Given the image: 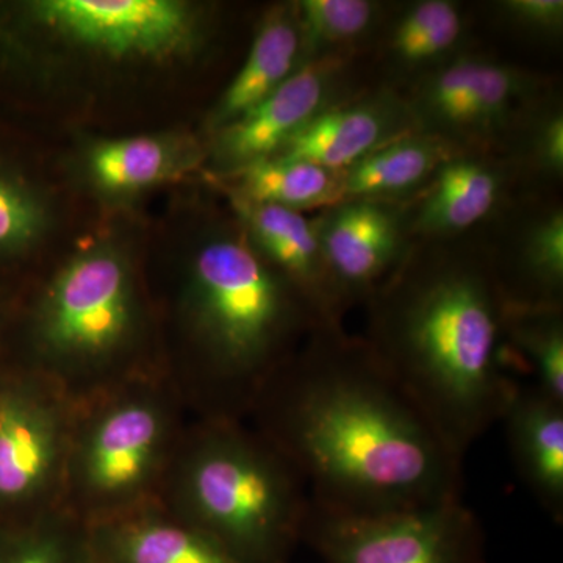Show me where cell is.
Instances as JSON below:
<instances>
[{
  "label": "cell",
  "mask_w": 563,
  "mask_h": 563,
  "mask_svg": "<svg viewBox=\"0 0 563 563\" xmlns=\"http://www.w3.org/2000/svg\"><path fill=\"white\" fill-rule=\"evenodd\" d=\"M247 421L296 466L322 509L380 515L462 498L463 459L365 340L343 328L314 329Z\"/></svg>",
  "instance_id": "cell-1"
},
{
  "label": "cell",
  "mask_w": 563,
  "mask_h": 563,
  "mask_svg": "<svg viewBox=\"0 0 563 563\" xmlns=\"http://www.w3.org/2000/svg\"><path fill=\"white\" fill-rule=\"evenodd\" d=\"M362 336L457 457L499 422L518 383L492 251L421 242L366 299Z\"/></svg>",
  "instance_id": "cell-2"
},
{
  "label": "cell",
  "mask_w": 563,
  "mask_h": 563,
  "mask_svg": "<svg viewBox=\"0 0 563 563\" xmlns=\"http://www.w3.org/2000/svg\"><path fill=\"white\" fill-rule=\"evenodd\" d=\"M181 351L163 374L188 417L247 421L269 380L318 328L312 307L243 236L196 252L177 302Z\"/></svg>",
  "instance_id": "cell-3"
},
{
  "label": "cell",
  "mask_w": 563,
  "mask_h": 563,
  "mask_svg": "<svg viewBox=\"0 0 563 563\" xmlns=\"http://www.w3.org/2000/svg\"><path fill=\"white\" fill-rule=\"evenodd\" d=\"M158 504L240 563H295L310 512L301 474L250 421L188 418Z\"/></svg>",
  "instance_id": "cell-4"
},
{
  "label": "cell",
  "mask_w": 563,
  "mask_h": 563,
  "mask_svg": "<svg viewBox=\"0 0 563 563\" xmlns=\"http://www.w3.org/2000/svg\"><path fill=\"white\" fill-rule=\"evenodd\" d=\"M3 362L43 377L74 406L163 374L135 276L111 250L77 255L47 280L25 318L24 352Z\"/></svg>",
  "instance_id": "cell-5"
},
{
  "label": "cell",
  "mask_w": 563,
  "mask_h": 563,
  "mask_svg": "<svg viewBox=\"0 0 563 563\" xmlns=\"http://www.w3.org/2000/svg\"><path fill=\"white\" fill-rule=\"evenodd\" d=\"M188 418L163 374L76 406L63 509L91 528L158 503Z\"/></svg>",
  "instance_id": "cell-6"
},
{
  "label": "cell",
  "mask_w": 563,
  "mask_h": 563,
  "mask_svg": "<svg viewBox=\"0 0 563 563\" xmlns=\"http://www.w3.org/2000/svg\"><path fill=\"white\" fill-rule=\"evenodd\" d=\"M74 412L54 385L0 361V518L11 528L63 509Z\"/></svg>",
  "instance_id": "cell-7"
},
{
  "label": "cell",
  "mask_w": 563,
  "mask_h": 563,
  "mask_svg": "<svg viewBox=\"0 0 563 563\" xmlns=\"http://www.w3.org/2000/svg\"><path fill=\"white\" fill-rule=\"evenodd\" d=\"M302 547L320 563H488L483 521L461 499L380 515L310 501Z\"/></svg>",
  "instance_id": "cell-8"
},
{
  "label": "cell",
  "mask_w": 563,
  "mask_h": 563,
  "mask_svg": "<svg viewBox=\"0 0 563 563\" xmlns=\"http://www.w3.org/2000/svg\"><path fill=\"white\" fill-rule=\"evenodd\" d=\"M536 91L523 70L465 55L429 73L409 106L421 132L472 151L512 131Z\"/></svg>",
  "instance_id": "cell-9"
},
{
  "label": "cell",
  "mask_w": 563,
  "mask_h": 563,
  "mask_svg": "<svg viewBox=\"0 0 563 563\" xmlns=\"http://www.w3.org/2000/svg\"><path fill=\"white\" fill-rule=\"evenodd\" d=\"M32 20L113 57L158 58L187 49L195 18L173 0H41Z\"/></svg>",
  "instance_id": "cell-10"
},
{
  "label": "cell",
  "mask_w": 563,
  "mask_h": 563,
  "mask_svg": "<svg viewBox=\"0 0 563 563\" xmlns=\"http://www.w3.org/2000/svg\"><path fill=\"white\" fill-rule=\"evenodd\" d=\"M313 224L346 312L369 298L410 247L404 211L395 202L350 199L333 203Z\"/></svg>",
  "instance_id": "cell-11"
},
{
  "label": "cell",
  "mask_w": 563,
  "mask_h": 563,
  "mask_svg": "<svg viewBox=\"0 0 563 563\" xmlns=\"http://www.w3.org/2000/svg\"><path fill=\"white\" fill-rule=\"evenodd\" d=\"M343 68L342 57L318 58L299 66L268 98L221 129V161L236 172L273 157L303 124L332 106Z\"/></svg>",
  "instance_id": "cell-12"
},
{
  "label": "cell",
  "mask_w": 563,
  "mask_h": 563,
  "mask_svg": "<svg viewBox=\"0 0 563 563\" xmlns=\"http://www.w3.org/2000/svg\"><path fill=\"white\" fill-rule=\"evenodd\" d=\"M417 131L409 102L391 91L373 92L322 110L273 157L343 172L385 144Z\"/></svg>",
  "instance_id": "cell-13"
},
{
  "label": "cell",
  "mask_w": 563,
  "mask_h": 563,
  "mask_svg": "<svg viewBox=\"0 0 563 563\" xmlns=\"http://www.w3.org/2000/svg\"><path fill=\"white\" fill-rule=\"evenodd\" d=\"M250 242L298 288L324 328H343L346 314L322 255L313 220L302 211L235 198Z\"/></svg>",
  "instance_id": "cell-14"
},
{
  "label": "cell",
  "mask_w": 563,
  "mask_h": 563,
  "mask_svg": "<svg viewBox=\"0 0 563 563\" xmlns=\"http://www.w3.org/2000/svg\"><path fill=\"white\" fill-rule=\"evenodd\" d=\"M506 181V168L483 152L454 155L421 188L410 213H404L409 235L443 242L472 231L495 213Z\"/></svg>",
  "instance_id": "cell-15"
},
{
  "label": "cell",
  "mask_w": 563,
  "mask_h": 563,
  "mask_svg": "<svg viewBox=\"0 0 563 563\" xmlns=\"http://www.w3.org/2000/svg\"><path fill=\"white\" fill-rule=\"evenodd\" d=\"M515 470L555 523L563 521V402L518 384L501 420Z\"/></svg>",
  "instance_id": "cell-16"
},
{
  "label": "cell",
  "mask_w": 563,
  "mask_h": 563,
  "mask_svg": "<svg viewBox=\"0 0 563 563\" xmlns=\"http://www.w3.org/2000/svg\"><path fill=\"white\" fill-rule=\"evenodd\" d=\"M98 563H240L158 503L90 528Z\"/></svg>",
  "instance_id": "cell-17"
},
{
  "label": "cell",
  "mask_w": 563,
  "mask_h": 563,
  "mask_svg": "<svg viewBox=\"0 0 563 563\" xmlns=\"http://www.w3.org/2000/svg\"><path fill=\"white\" fill-rule=\"evenodd\" d=\"M504 298L510 306H563V211L544 207L529 217L517 246L492 254Z\"/></svg>",
  "instance_id": "cell-18"
},
{
  "label": "cell",
  "mask_w": 563,
  "mask_h": 563,
  "mask_svg": "<svg viewBox=\"0 0 563 563\" xmlns=\"http://www.w3.org/2000/svg\"><path fill=\"white\" fill-rule=\"evenodd\" d=\"M461 152L429 133L404 135L340 172L342 201L395 202L401 196L417 195L444 162Z\"/></svg>",
  "instance_id": "cell-19"
},
{
  "label": "cell",
  "mask_w": 563,
  "mask_h": 563,
  "mask_svg": "<svg viewBox=\"0 0 563 563\" xmlns=\"http://www.w3.org/2000/svg\"><path fill=\"white\" fill-rule=\"evenodd\" d=\"M301 36L295 10L273 11L262 27L235 79L222 95L213 121L222 129L268 98L301 66Z\"/></svg>",
  "instance_id": "cell-20"
},
{
  "label": "cell",
  "mask_w": 563,
  "mask_h": 563,
  "mask_svg": "<svg viewBox=\"0 0 563 563\" xmlns=\"http://www.w3.org/2000/svg\"><path fill=\"white\" fill-rule=\"evenodd\" d=\"M236 198L302 211L342 202L340 172L309 162L266 158L236 169Z\"/></svg>",
  "instance_id": "cell-21"
},
{
  "label": "cell",
  "mask_w": 563,
  "mask_h": 563,
  "mask_svg": "<svg viewBox=\"0 0 563 563\" xmlns=\"http://www.w3.org/2000/svg\"><path fill=\"white\" fill-rule=\"evenodd\" d=\"M504 339L533 374V387L563 402V306L507 303Z\"/></svg>",
  "instance_id": "cell-22"
},
{
  "label": "cell",
  "mask_w": 563,
  "mask_h": 563,
  "mask_svg": "<svg viewBox=\"0 0 563 563\" xmlns=\"http://www.w3.org/2000/svg\"><path fill=\"white\" fill-rule=\"evenodd\" d=\"M463 33L457 3L421 0L407 9L393 27L388 52L402 68H428L454 49Z\"/></svg>",
  "instance_id": "cell-23"
},
{
  "label": "cell",
  "mask_w": 563,
  "mask_h": 563,
  "mask_svg": "<svg viewBox=\"0 0 563 563\" xmlns=\"http://www.w3.org/2000/svg\"><path fill=\"white\" fill-rule=\"evenodd\" d=\"M301 57L307 62L342 57L340 52L368 35L379 18L380 5L372 0H301L292 7Z\"/></svg>",
  "instance_id": "cell-24"
},
{
  "label": "cell",
  "mask_w": 563,
  "mask_h": 563,
  "mask_svg": "<svg viewBox=\"0 0 563 563\" xmlns=\"http://www.w3.org/2000/svg\"><path fill=\"white\" fill-rule=\"evenodd\" d=\"M0 563H98L90 526L65 509L11 529Z\"/></svg>",
  "instance_id": "cell-25"
},
{
  "label": "cell",
  "mask_w": 563,
  "mask_h": 563,
  "mask_svg": "<svg viewBox=\"0 0 563 563\" xmlns=\"http://www.w3.org/2000/svg\"><path fill=\"white\" fill-rule=\"evenodd\" d=\"M88 169L102 190H143L173 172L174 151L166 141L151 136L102 141L92 147Z\"/></svg>",
  "instance_id": "cell-26"
},
{
  "label": "cell",
  "mask_w": 563,
  "mask_h": 563,
  "mask_svg": "<svg viewBox=\"0 0 563 563\" xmlns=\"http://www.w3.org/2000/svg\"><path fill=\"white\" fill-rule=\"evenodd\" d=\"M44 211L27 185L0 165V255L16 254L43 231Z\"/></svg>",
  "instance_id": "cell-27"
},
{
  "label": "cell",
  "mask_w": 563,
  "mask_h": 563,
  "mask_svg": "<svg viewBox=\"0 0 563 563\" xmlns=\"http://www.w3.org/2000/svg\"><path fill=\"white\" fill-rule=\"evenodd\" d=\"M521 161L532 172L561 180L563 174V114L561 106L529 109L525 114Z\"/></svg>",
  "instance_id": "cell-28"
},
{
  "label": "cell",
  "mask_w": 563,
  "mask_h": 563,
  "mask_svg": "<svg viewBox=\"0 0 563 563\" xmlns=\"http://www.w3.org/2000/svg\"><path fill=\"white\" fill-rule=\"evenodd\" d=\"M496 7L504 20L520 32L542 38H558L562 33V0H503Z\"/></svg>",
  "instance_id": "cell-29"
},
{
  "label": "cell",
  "mask_w": 563,
  "mask_h": 563,
  "mask_svg": "<svg viewBox=\"0 0 563 563\" xmlns=\"http://www.w3.org/2000/svg\"><path fill=\"white\" fill-rule=\"evenodd\" d=\"M11 526L7 525L5 521L0 518V547H2V543L5 542L7 536H9L11 531Z\"/></svg>",
  "instance_id": "cell-30"
}]
</instances>
